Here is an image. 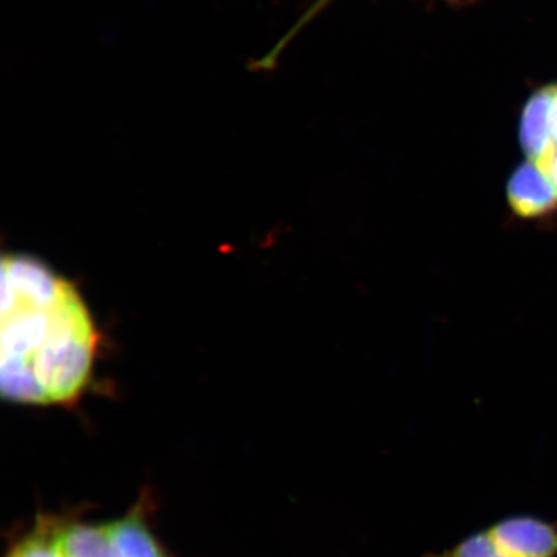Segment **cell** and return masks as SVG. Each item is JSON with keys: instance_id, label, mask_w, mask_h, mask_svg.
Returning <instances> with one entry per match:
<instances>
[{"instance_id": "cell-1", "label": "cell", "mask_w": 557, "mask_h": 557, "mask_svg": "<svg viewBox=\"0 0 557 557\" xmlns=\"http://www.w3.org/2000/svg\"><path fill=\"white\" fill-rule=\"evenodd\" d=\"M99 345L74 285L29 256H3L0 393L24 404L72 403L86 387Z\"/></svg>"}, {"instance_id": "cell-2", "label": "cell", "mask_w": 557, "mask_h": 557, "mask_svg": "<svg viewBox=\"0 0 557 557\" xmlns=\"http://www.w3.org/2000/svg\"><path fill=\"white\" fill-rule=\"evenodd\" d=\"M424 557H557V522L529 513L508 515Z\"/></svg>"}, {"instance_id": "cell-3", "label": "cell", "mask_w": 557, "mask_h": 557, "mask_svg": "<svg viewBox=\"0 0 557 557\" xmlns=\"http://www.w3.org/2000/svg\"><path fill=\"white\" fill-rule=\"evenodd\" d=\"M508 205L522 219L546 218L556 211L557 191L537 165L522 163L507 183Z\"/></svg>"}, {"instance_id": "cell-4", "label": "cell", "mask_w": 557, "mask_h": 557, "mask_svg": "<svg viewBox=\"0 0 557 557\" xmlns=\"http://www.w3.org/2000/svg\"><path fill=\"white\" fill-rule=\"evenodd\" d=\"M108 529L120 557H165L143 517L137 513L113 522Z\"/></svg>"}, {"instance_id": "cell-5", "label": "cell", "mask_w": 557, "mask_h": 557, "mask_svg": "<svg viewBox=\"0 0 557 557\" xmlns=\"http://www.w3.org/2000/svg\"><path fill=\"white\" fill-rule=\"evenodd\" d=\"M60 541L65 557H120L108 527L75 524L62 528Z\"/></svg>"}, {"instance_id": "cell-6", "label": "cell", "mask_w": 557, "mask_h": 557, "mask_svg": "<svg viewBox=\"0 0 557 557\" xmlns=\"http://www.w3.org/2000/svg\"><path fill=\"white\" fill-rule=\"evenodd\" d=\"M548 108L546 121L545 143L533 164L545 174L557 191V83L547 86Z\"/></svg>"}, {"instance_id": "cell-7", "label": "cell", "mask_w": 557, "mask_h": 557, "mask_svg": "<svg viewBox=\"0 0 557 557\" xmlns=\"http://www.w3.org/2000/svg\"><path fill=\"white\" fill-rule=\"evenodd\" d=\"M61 529L52 522H41L10 557H65L60 541Z\"/></svg>"}]
</instances>
